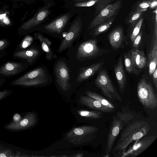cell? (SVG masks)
<instances>
[{
    "mask_svg": "<svg viewBox=\"0 0 157 157\" xmlns=\"http://www.w3.org/2000/svg\"><path fill=\"white\" fill-rule=\"evenodd\" d=\"M98 127L83 125L72 128L63 135L60 141V147L70 148L87 144L96 137Z\"/></svg>",
    "mask_w": 157,
    "mask_h": 157,
    "instance_id": "1",
    "label": "cell"
},
{
    "mask_svg": "<svg viewBox=\"0 0 157 157\" xmlns=\"http://www.w3.org/2000/svg\"><path fill=\"white\" fill-rule=\"evenodd\" d=\"M150 128L148 124L143 121H135L127 125L122 130L113 153L125 150L131 143L146 135Z\"/></svg>",
    "mask_w": 157,
    "mask_h": 157,
    "instance_id": "2",
    "label": "cell"
},
{
    "mask_svg": "<svg viewBox=\"0 0 157 157\" xmlns=\"http://www.w3.org/2000/svg\"><path fill=\"white\" fill-rule=\"evenodd\" d=\"M132 117L128 113L117 112L113 118L111 127L108 135L105 153L104 157H109L113 146L121 131Z\"/></svg>",
    "mask_w": 157,
    "mask_h": 157,
    "instance_id": "3",
    "label": "cell"
},
{
    "mask_svg": "<svg viewBox=\"0 0 157 157\" xmlns=\"http://www.w3.org/2000/svg\"><path fill=\"white\" fill-rule=\"evenodd\" d=\"M137 93L139 100L144 107L151 110L157 108V94L147 77L142 78L138 82Z\"/></svg>",
    "mask_w": 157,
    "mask_h": 157,
    "instance_id": "4",
    "label": "cell"
},
{
    "mask_svg": "<svg viewBox=\"0 0 157 157\" xmlns=\"http://www.w3.org/2000/svg\"><path fill=\"white\" fill-rule=\"evenodd\" d=\"M48 80L45 70L42 67H38L14 80L9 85L32 86L45 84Z\"/></svg>",
    "mask_w": 157,
    "mask_h": 157,
    "instance_id": "5",
    "label": "cell"
},
{
    "mask_svg": "<svg viewBox=\"0 0 157 157\" xmlns=\"http://www.w3.org/2000/svg\"><path fill=\"white\" fill-rule=\"evenodd\" d=\"M108 50L101 48L97 45L96 39L87 40L81 44L76 53V59L79 61L89 60L107 53Z\"/></svg>",
    "mask_w": 157,
    "mask_h": 157,
    "instance_id": "6",
    "label": "cell"
},
{
    "mask_svg": "<svg viewBox=\"0 0 157 157\" xmlns=\"http://www.w3.org/2000/svg\"><path fill=\"white\" fill-rule=\"evenodd\" d=\"M94 82L96 86L101 90L105 97L112 101H122L106 70H102L99 73Z\"/></svg>",
    "mask_w": 157,
    "mask_h": 157,
    "instance_id": "7",
    "label": "cell"
},
{
    "mask_svg": "<svg viewBox=\"0 0 157 157\" xmlns=\"http://www.w3.org/2000/svg\"><path fill=\"white\" fill-rule=\"evenodd\" d=\"M157 135H153L144 136L136 140L135 142L127 150H124L116 154L121 157H136L140 154L147 149L156 139Z\"/></svg>",
    "mask_w": 157,
    "mask_h": 157,
    "instance_id": "8",
    "label": "cell"
},
{
    "mask_svg": "<svg viewBox=\"0 0 157 157\" xmlns=\"http://www.w3.org/2000/svg\"><path fill=\"white\" fill-rule=\"evenodd\" d=\"M122 6L121 0H117L107 5L96 15L91 21L88 28L92 30L101 23L118 15Z\"/></svg>",
    "mask_w": 157,
    "mask_h": 157,
    "instance_id": "9",
    "label": "cell"
},
{
    "mask_svg": "<svg viewBox=\"0 0 157 157\" xmlns=\"http://www.w3.org/2000/svg\"><path fill=\"white\" fill-rule=\"evenodd\" d=\"M38 121L36 113L34 112H30L25 113L19 122L17 123L11 122L5 125L3 127L10 131H20L33 127L36 125Z\"/></svg>",
    "mask_w": 157,
    "mask_h": 157,
    "instance_id": "10",
    "label": "cell"
},
{
    "mask_svg": "<svg viewBox=\"0 0 157 157\" xmlns=\"http://www.w3.org/2000/svg\"><path fill=\"white\" fill-rule=\"evenodd\" d=\"M54 72L56 82L59 87L63 91H68L71 86L70 77L65 62L63 60L58 61L55 65Z\"/></svg>",
    "mask_w": 157,
    "mask_h": 157,
    "instance_id": "11",
    "label": "cell"
},
{
    "mask_svg": "<svg viewBox=\"0 0 157 157\" xmlns=\"http://www.w3.org/2000/svg\"><path fill=\"white\" fill-rule=\"evenodd\" d=\"M82 25L80 18H78L71 25L66 35L63 40L58 52L61 53L71 47L75 40L79 35L82 29Z\"/></svg>",
    "mask_w": 157,
    "mask_h": 157,
    "instance_id": "12",
    "label": "cell"
},
{
    "mask_svg": "<svg viewBox=\"0 0 157 157\" xmlns=\"http://www.w3.org/2000/svg\"><path fill=\"white\" fill-rule=\"evenodd\" d=\"M76 101L78 107H85L102 112L111 113L115 110L103 105L98 101L86 95L79 96Z\"/></svg>",
    "mask_w": 157,
    "mask_h": 157,
    "instance_id": "13",
    "label": "cell"
},
{
    "mask_svg": "<svg viewBox=\"0 0 157 157\" xmlns=\"http://www.w3.org/2000/svg\"><path fill=\"white\" fill-rule=\"evenodd\" d=\"M71 111L76 121L80 123L89 120L99 119L103 116L101 111L88 110L78 107L72 106Z\"/></svg>",
    "mask_w": 157,
    "mask_h": 157,
    "instance_id": "14",
    "label": "cell"
},
{
    "mask_svg": "<svg viewBox=\"0 0 157 157\" xmlns=\"http://www.w3.org/2000/svg\"><path fill=\"white\" fill-rule=\"evenodd\" d=\"M27 67L22 62H8L0 66V77H10L18 74L24 71Z\"/></svg>",
    "mask_w": 157,
    "mask_h": 157,
    "instance_id": "15",
    "label": "cell"
},
{
    "mask_svg": "<svg viewBox=\"0 0 157 157\" xmlns=\"http://www.w3.org/2000/svg\"><path fill=\"white\" fill-rule=\"evenodd\" d=\"M104 63V61H102L81 68L79 70L76 82H82L94 75L101 69Z\"/></svg>",
    "mask_w": 157,
    "mask_h": 157,
    "instance_id": "16",
    "label": "cell"
},
{
    "mask_svg": "<svg viewBox=\"0 0 157 157\" xmlns=\"http://www.w3.org/2000/svg\"><path fill=\"white\" fill-rule=\"evenodd\" d=\"M70 17V14L68 13L63 15L45 26L44 28L48 32L60 33L67 23Z\"/></svg>",
    "mask_w": 157,
    "mask_h": 157,
    "instance_id": "17",
    "label": "cell"
},
{
    "mask_svg": "<svg viewBox=\"0 0 157 157\" xmlns=\"http://www.w3.org/2000/svg\"><path fill=\"white\" fill-rule=\"evenodd\" d=\"M114 71L120 92H124L126 84V78L124 67L122 57L121 56L114 66Z\"/></svg>",
    "mask_w": 157,
    "mask_h": 157,
    "instance_id": "18",
    "label": "cell"
},
{
    "mask_svg": "<svg viewBox=\"0 0 157 157\" xmlns=\"http://www.w3.org/2000/svg\"><path fill=\"white\" fill-rule=\"evenodd\" d=\"M124 37L123 29L121 26H118L113 29L108 35V39L112 47L115 49L119 48Z\"/></svg>",
    "mask_w": 157,
    "mask_h": 157,
    "instance_id": "19",
    "label": "cell"
},
{
    "mask_svg": "<svg viewBox=\"0 0 157 157\" xmlns=\"http://www.w3.org/2000/svg\"><path fill=\"white\" fill-rule=\"evenodd\" d=\"M39 54L38 50L35 48H31L17 51L14 53L13 57L15 58L25 59L29 63H32Z\"/></svg>",
    "mask_w": 157,
    "mask_h": 157,
    "instance_id": "20",
    "label": "cell"
},
{
    "mask_svg": "<svg viewBox=\"0 0 157 157\" xmlns=\"http://www.w3.org/2000/svg\"><path fill=\"white\" fill-rule=\"evenodd\" d=\"M35 35L40 42L42 49L45 53L47 59L51 61L56 58L57 56L53 52L51 48V41L40 33H37Z\"/></svg>",
    "mask_w": 157,
    "mask_h": 157,
    "instance_id": "21",
    "label": "cell"
},
{
    "mask_svg": "<svg viewBox=\"0 0 157 157\" xmlns=\"http://www.w3.org/2000/svg\"><path fill=\"white\" fill-rule=\"evenodd\" d=\"M129 52L137 68L139 69L144 68L146 65L147 59L144 51L133 48Z\"/></svg>",
    "mask_w": 157,
    "mask_h": 157,
    "instance_id": "22",
    "label": "cell"
},
{
    "mask_svg": "<svg viewBox=\"0 0 157 157\" xmlns=\"http://www.w3.org/2000/svg\"><path fill=\"white\" fill-rule=\"evenodd\" d=\"M49 13L48 8H44L41 9L35 16L24 27V28L25 30L28 29L40 24L45 19Z\"/></svg>",
    "mask_w": 157,
    "mask_h": 157,
    "instance_id": "23",
    "label": "cell"
},
{
    "mask_svg": "<svg viewBox=\"0 0 157 157\" xmlns=\"http://www.w3.org/2000/svg\"><path fill=\"white\" fill-rule=\"evenodd\" d=\"M116 17V16L113 17L99 24L92 29L90 34L95 37L99 34L107 31L111 26Z\"/></svg>",
    "mask_w": 157,
    "mask_h": 157,
    "instance_id": "24",
    "label": "cell"
},
{
    "mask_svg": "<svg viewBox=\"0 0 157 157\" xmlns=\"http://www.w3.org/2000/svg\"><path fill=\"white\" fill-rule=\"evenodd\" d=\"M28 156L27 154L12 147H6L0 143V157H21Z\"/></svg>",
    "mask_w": 157,
    "mask_h": 157,
    "instance_id": "25",
    "label": "cell"
},
{
    "mask_svg": "<svg viewBox=\"0 0 157 157\" xmlns=\"http://www.w3.org/2000/svg\"><path fill=\"white\" fill-rule=\"evenodd\" d=\"M124 62L125 68L128 73L138 75L141 71L136 66L129 52L124 55Z\"/></svg>",
    "mask_w": 157,
    "mask_h": 157,
    "instance_id": "26",
    "label": "cell"
},
{
    "mask_svg": "<svg viewBox=\"0 0 157 157\" xmlns=\"http://www.w3.org/2000/svg\"><path fill=\"white\" fill-rule=\"evenodd\" d=\"M86 95L99 101L103 105L115 109V106L107 99L97 93L90 90L85 91Z\"/></svg>",
    "mask_w": 157,
    "mask_h": 157,
    "instance_id": "27",
    "label": "cell"
},
{
    "mask_svg": "<svg viewBox=\"0 0 157 157\" xmlns=\"http://www.w3.org/2000/svg\"><path fill=\"white\" fill-rule=\"evenodd\" d=\"M156 5V0H142L135 4L131 12L146 11L149 7H153Z\"/></svg>",
    "mask_w": 157,
    "mask_h": 157,
    "instance_id": "28",
    "label": "cell"
},
{
    "mask_svg": "<svg viewBox=\"0 0 157 157\" xmlns=\"http://www.w3.org/2000/svg\"><path fill=\"white\" fill-rule=\"evenodd\" d=\"M148 59L149 74L150 75H151L157 67V51L149 52Z\"/></svg>",
    "mask_w": 157,
    "mask_h": 157,
    "instance_id": "29",
    "label": "cell"
},
{
    "mask_svg": "<svg viewBox=\"0 0 157 157\" xmlns=\"http://www.w3.org/2000/svg\"><path fill=\"white\" fill-rule=\"evenodd\" d=\"M143 21V18L141 17L134 22L130 24L132 29L130 39L132 43L140 32Z\"/></svg>",
    "mask_w": 157,
    "mask_h": 157,
    "instance_id": "30",
    "label": "cell"
},
{
    "mask_svg": "<svg viewBox=\"0 0 157 157\" xmlns=\"http://www.w3.org/2000/svg\"><path fill=\"white\" fill-rule=\"evenodd\" d=\"M145 11H139L137 12H131L128 14L125 19V22L127 24H130L136 20L142 17V16Z\"/></svg>",
    "mask_w": 157,
    "mask_h": 157,
    "instance_id": "31",
    "label": "cell"
},
{
    "mask_svg": "<svg viewBox=\"0 0 157 157\" xmlns=\"http://www.w3.org/2000/svg\"><path fill=\"white\" fill-rule=\"evenodd\" d=\"M115 0H98L94 6L95 8L94 16L96 15L108 5Z\"/></svg>",
    "mask_w": 157,
    "mask_h": 157,
    "instance_id": "32",
    "label": "cell"
},
{
    "mask_svg": "<svg viewBox=\"0 0 157 157\" xmlns=\"http://www.w3.org/2000/svg\"><path fill=\"white\" fill-rule=\"evenodd\" d=\"M33 41V37L27 35L24 38L20 43L18 46V48L21 49L20 50L25 49L30 45Z\"/></svg>",
    "mask_w": 157,
    "mask_h": 157,
    "instance_id": "33",
    "label": "cell"
},
{
    "mask_svg": "<svg viewBox=\"0 0 157 157\" xmlns=\"http://www.w3.org/2000/svg\"><path fill=\"white\" fill-rule=\"evenodd\" d=\"M98 0H90L83 2L77 3L73 5L78 7H89L94 6Z\"/></svg>",
    "mask_w": 157,
    "mask_h": 157,
    "instance_id": "34",
    "label": "cell"
},
{
    "mask_svg": "<svg viewBox=\"0 0 157 157\" xmlns=\"http://www.w3.org/2000/svg\"><path fill=\"white\" fill-rule=\"evenodd\" d=\"M142 35V31H140L134 39L132 44L134 49H137L140 42Z\"/></svg>",
    "mask_w": 157,
    "mask_h": 157,
    "instance_id": "35",
    "label": "cell"
},
{
    "mask_svg": "<svg viewBox=\"0 0 157 157\" xmlns=\"http://www.w3.org/2000/svg\"><path fill=\"white\" fill-rule=\"evenodd\" d=\"M13 92L12 90H4L0 91V101L8 96Z\"/></svg>",
    "mask_w": 157,
    "mask_h": 157,
    "instance_id": "36",
    "label": "cell"
},
{
    "mask_svg": "<svg viewBox=\"0 0 157 157\" xmlns=\"http://www.w3.org/2000/svg\"><path fill=\"white\" fill-rule=\"evenodd\" d=\"M9 44V41L7 39H3L0 40V52H1V51L7 48Z\"/></svg>",
    "mask_w": 157,
    "mask_h": 157,
    "instance_id": "37",
    "label": "cell"
},
{
    "mask_svg": "<svg viewBox=\"0 0 157 157\" xmlns=\"http://www.w3.org/2000/svg\"><path fill=\"white\" fill-rule=\"evenodd\" d=\"M22 117L20 114L18 113H16L13 115L11 122L14 123L17 122L21 120Z\"/></svg>",
    "mask_w": 157,
    "mask_h": 157,
    "instance_id": "38",
    "label": "cell"
},
{
    "mask_svg": "<svg viewBox=\"0 0 157 157\" xmlns=\"http://www.w3.org/2000/svg\"><path fill=\"white\" fill-rule=\"evenodd\" d=\"M152 79L153 82L155 85L156 88H157V68H155L154 71L152 74Z\"/></svg>",
    "mask_w": 157,
    "mask_h": 157,
    "instance_id": "39",
    "label": "cell"
},
{
    "mask_svg": "<svg viewBox=\"0 0 157 157\" xmlns=\"http://www.w3.org/2000/svg\"><path fill=\"white\" fill-rule=\"evenodd\" d=\"M5 82V79L4 78L0 77V88L3 85Z\"/></svg>",
    "mask_w": 157,
    "mask_h": 157,
    "instance_id": "40",
    "label": "cell"
},
{
    "mask_svg": "<svg viewBox=\"0 0 157 157\" xmlns=\"http://www.w3.org/2000/svg\"><path fill=\"white\" fill-rule=\"evenodd\" d=\"M3 22L6 25H8L10 24V21L8 18L7 17H5L3 18Z\"/></svg>",
    "mask_w": 157,
    "mask_h": 157,
    "instance_id": "41",
    "label": "cell"
},
{
    "mask_svg": "<svg viewBox=\"0 0 157 157\" xmlns=\"http://www.w3.org/2000/svg\"><path fill=\"white\" fill-rule=\"evenodd\" d=\"M6 52H0V59L4 57L6 55Z\"/></svg>",
    "mask_w": 157,
    "mask_h": 157,
    "instance_id": "42",
    "label": "cell"
},
{
    "mask_svg": "<svg viewBox=\"0 0 157 157\" xmlns=\"http://www.w3.org/2000/svg\"><path fill=\"white\" fill-rule=\"evenodd\" d=\"M6 14V13L2 14L0 15V19H2L5 17Z\"/></svg>",
    "mask_w": 157,
    "mask_h": 157,
    "instance_id": "43",
    "label": "cell"
},
{
    "mask_svg": "<svg viewBox=\"0 0 157 157\" xmlns=\"http://www.w3.org/2000/svg\"><path fill=\"white\" fill-rule=\"evenodd\" d=\"M78 1H89V0H78Z\"/></svg>",
    "mask_w": 157,
    "mask_h": 157,
    "instance_id": "44",
    "label": "cell"
}]
</instances>
